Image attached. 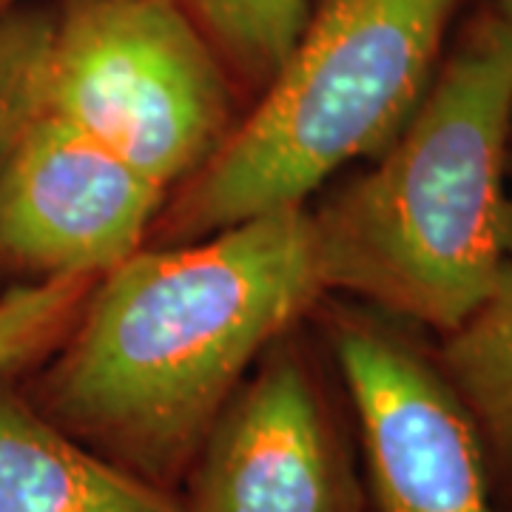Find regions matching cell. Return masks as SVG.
Instances as JSON below:
<instances>
[{
  "label": "cell",
  "instance_id": "13",
  "mask_svg": "<svg viewBox=\"0 0 512 512\" xmlns=\"http://www.w3.org/2000/svg\"><path fill=\"white\" fill-rule=\"evenodd\" d=\"M487 9H493L498 18L504 20V26L512 32V0H484Z\"/></svg>",
  "mask_w": 512,
  "mask_h": 512
},
{
  "label": "cell",
  "instance_id": "1",
  "mask_svg": "<svg viewBox=\"0 0 512 512\" xmlns=\"http://www.w3.org/2000/svg\"><path fill=\"white\" fill-rule=\"evenodd\" d=\"M322 291L302 205L137 251L20 387L72 439L177 495L234 390Z\"/></svg>",
  "mask_w": 512,
  "mask_h": 512
},
{
  "label": "cell",
  "instance_id": "5",
  "mask_svg": "<svg viewBox=\"0 0 512 512\" xmlns=\"http://www.w3.org/2000/svg\"><path fill=\"white\" fill-rule=\"evenodd\" d=\"M353 410L367 512H495L476 430L410 325L373 308L330 313Z\"/></svg>",
  "mask_w": 512,
  "mask_h": 512
},
{
  "label": "cell",
  "instance_id": "10",
  "mask_svg": "<svg viewBox=\"0 0 512 512\" xmlns=\"http://www.w3.org/2000/svg\"><path fill=\"white\" fill-rule=\"evenodd\" d=\"M197 23L225 66L265 89L308 20V0H171Z\"/></svg>",
  "mask_w": 512,
  "mask_h": 512
},
{
  "label": "cell",
  "instance_id": "8",
  "mask_svg": "<svg viewBox=\"0 0 512 512\" xmlns=\"http://www.w3.org/2000/svg\"><path fill=\"white\" fill-rule=\"evenodd\" d=\"M0 512H183L49 421L15 373H0Z\"/></svg>",
  "mask_w": 512,
  "mask_h": 512
},
{
  "label": "cell",
  "instance_id": "4",
  "mask_svg": "<svg viewBox=\"0 0 512 512\" xmlns=\"http://www.w3.org/2000/svg\"><path fill=\"white\" fill-rule=\"evenodd\" d=\"M43 111L163 191L194 180L234 128L225 63L171 0H63Z\"/></svg>",
  "mask_w": 512,
  "mask_h": 512
},
{
  "label": "cell",
  "instance_id": "9",
  "mask_svg": "<svg viewBox=\"0 0 512 512\" xmlns=\"http://www.w3.org/2000/svg\"><path fill=\"white\" fill-rule=\"evenodd\" d=\"M433 353L476 430L495 512H512V259L487 302Z\"/></svg>",
  "mask_w": 512,
  "mask_h": 512
},
{
  "label": "cell",
  "instance_id": "12",
  "mask_svg": "<svg viewBox=\"0 0 512 512\" xmlns=\"http://www.w3.org/2000/svg\"><path fill=\"white\" fill-rule=\"evenodd\" d=\"M94 276H63L0 291V373L37 367L72 330Z\"/></svg>",
  "mask_w": 512,
  "mask_h": 512
},
{
  "label": "cell",
  "instance_id": "6",
  "mask_svg": "<svg viewBox=\"0 0 512 512\" xmlns=\"http://www.w3.org/2000/svg\"><path fill=\"white\" fill-rule=\"evenodd\" d=\"M177 498L183 512H367L350 404L274 342L211 424Z\"/></svg>",
  "mask_w": 512,
  "mask_h": 512
},
{
  "label": "cell",
  "instance_id": "11",
  "mask_svg": "<svg viewBox=\"0 0 512 512\" xmlns=\"http://www.w3.org/2000/svg\"><path fill=\"white\" fill-rule=\"evenodd\" d=\"M55 9L26 3L0 12V183L23 134L43 111Z\"/></svg>",
  "mask_w": 512,
  "mask_h": 512
},
{
  "label": "cell",
  "instance_id": "3",
  "mask_svg": "<svg viewBox=\"0 0 512 512\" xmlns=\"http://www.w3.org/2000/svg\"><path fill=\"white\" fill-rule=\"evenodd\" d=\"M461 0H319L256 109L168 208L174 245L296 208L373 160L439 69Z\"/></svg>",
  "mask_w": 512,
  "mask_h": 512
},
{
  "label": "cell",
  "instance_id": "14",
  "mask_svg": "<svg viewBox=\"0 0 512 512\" xmlns=\"http://www.w3.org/2000/svg\"><path fill=\"white\" fill-rule=\"evenodd\" d=\"M26 3H37V0H0V12L3 9H15V6H26Z\"/></svg>",
  "mask_w": 512,
  "mask_h": 512
},
{
  "label": "cell",
  "instance_id": "15",
  "mask_svg": "<svg viewBox=\"0 0 512 512\" xmlns=\"http://www.w3.org/2000/svg\"><path fill=\"white\" fill-rule=\"evenodd\" d=\"M510 177H512V165H510Z\"/></svg>",
  "mask_w": 512,
  "mask_h": 512
},
{
  "label": "cell",
  "instance_id": "7",
  "mask_svg": "<svg viewBox=\"0 0 512 512\" xmlns=\"http://www.w3.org/2000/svg\"><path fill=\"white\" fill-rule=\"evenodd\" d=\"M163 200L111 148L40 111L0 183V279H100L140 251Z\"/></svg>",
  "mask_w": 512,
  "mask_h": 512
},
{
  "label": "cell",
  "instance_id": "2",
  "mask_svg": "<svg viewBox=\"0 0 512 512\" xmlns=\"http://www.w3.org/2000/svg\"><path fill=\"white\" fill-rule=\"evenodd\" d=\"M311 214L325 291L453 333L512 259V32L481 6L404 128Z\"/></svg>",
  "mask_w": 512,
  "mask_h": 512
}]
</instances>
